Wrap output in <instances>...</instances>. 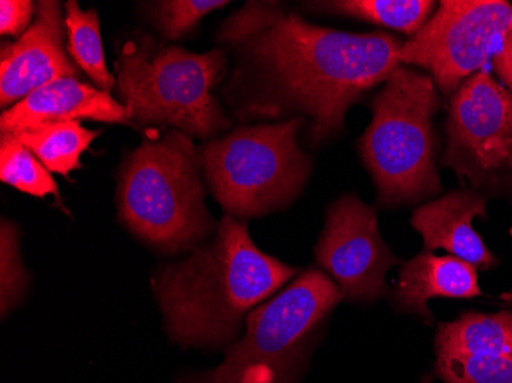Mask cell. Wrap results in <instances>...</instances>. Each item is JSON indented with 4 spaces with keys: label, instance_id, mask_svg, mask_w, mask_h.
Segmentation results:
<instances>
[{
    "label": "cell",
    "instance_id": "obj_1",
    "mask_svg": "<svg viewBox=\"0 0 512 383\" xmlns=\"http://www.w3.org/2000/svg\"><path fill=\"white\" fill-rule=\"evenodd\" d=\"M218 40L256 66L270 91L261 112L290 106L312 118L310 140L342 129L348 108L401 66L402 45L387 33L316 27L275 2H247L221 25Z\"/></svg>",
    "mask_w": 512,
    "mask_h": 383
},
{
    "label": "cell",
    "instance_id": "obj_2",
    "mask_svg": "<svg viewBox=\"0 0 512 383\" xmlns=\"http://www.w3.org/2000/svg\"><path fill=\"white\" fill-rule=\"evenodd\" d=\"M296 273L255 246L246 221L226 215L214 243L163 267L152 285L172 341L215 347L234 339L247 311Z\"/></svg>",
    "mask_w": 512,
    "mask_h": 383
},
{
    "label": "cell",
    "instance_id": "obj_3",
    "mask_svg": "<svg viewBox=\"0 0 512 383\" xmlns=\"http://www.w3.org/2000/svg\"><path fill=\"white\" fill-rule=\"evenodd\" d=\"M201 164L189 135L177 129L160 140L143 141L120 174V220L161 252L192 249L214 229L204 204Z\"/></svg>",
    "mask_w": 512,
    "mask_h": 383
},
{
    "label": "cell",
    "instance_id": "obj_4",
    "mask_svg": "<svg viewBox=\"0 0 512 383\" xmlns=\"http://www.w3.org/2000/svg\"><path fill=\"white\" fill-rule=\"evenodd\" d=\"M442 106L431 76L398 66L371 102L373 120L359 140L362 161L384 206L416 203L439 192L433 115Z\"/></svg>",
    "mask_w": 512,
    "mask_h": 383
},
{
    "label": "cell",
    "instance_id": "obj_5",
    "mask_svg": "<svg viewBox=\"0 0 512 383\" xmlns=\"http://www.w3.org/2000/svg\"><path fill=\"white\" fill-rule=\"evenodd\" d=\"M224 66L220 50L197 54L155 45L151 37L131 40L117 62V85L129 120L172 126L192 137H214L230 125L212 95Z\"/></svg>",
    "mask_w": 512,
    "mask_h": 383
},
{
    "label": "cell",
    "instance_id": "obj_6",
    "mask_svg": "<svg viewBox=\"0 0 512 383\" xmlns=\"http://www.w3.org/2000/svg\"><path fill=\"white\" fill-rule=\"evenodd\" d=\"M304 118L235 129L201 149L204 174L227 217L249 220L289 206L312 161L296 145Z\"/></svg>",
    "mask_w": 512,
    "mask_h": 383
},
{
    "label": "cell",
    "instance_id": "obj_7",
    "mask_svg": "<svg viewBox=\"0 0 512 383\" xmlns=\"http://www.w3.org/2000/svg\"><path fill=\"white\" fill-rule=\"evenodd\" d=\"M342 299L332 278L306 270L250 313L246 336L227 350L220 367L189 383H295L304 351Z\"/></svg>",
    "mask_w": 512,
    "mask_h": 383
},
{
    "label": "cell",
    "instance_id": "obj_8",
    "mask_svg": "<svg viewBox=\"0 0 512 383\" xmlns=\"http://www.w3.org/2000/svg\"><path fill=\"white\" fill-rule=\"evenodd\" d=\"M512 34V5L505 0H442L419 33L402 45L401 65L421 66L440 91L454 94L486 68Z\"/></svg>",
    "mask_w": 512,
    "mask_h": 383
},
{
    "label": "cell",
    "instance_id": "obj_9",
    "mask_svg": "<svg viewBox=\"0 0 512 383\" xmlns=\"http://www.w3.org/2000/svg\"><path fill=\"white\" fill-rule=\"evenodd\" d=\"M442 164L474 184L512 167V94L488 68L468 77L451 99Z\"/></svg>",
    "mask_w": 512,
    "mask_h": 383
},
{
    "label": "cell",
    "instance_id": "obj_10",
    "mask_svg": "<svg viewBox=\"0 0 512 383\" xmlns=\"http://www.w3.org/2000/svg\"><path fill=\"white\" fill-rule=\"evenodd\" d=\"M315 256L348 301L384 296L385 273L399 262L382 241L375 207L355 195H345L330 206Z\"/></svg>",
    "mask_w": 512,
    "mask_h": 383
},
{
    "label": "cell",
    "instance_id": "obj_11",
    "mask_svg": "<svg viewBox=\"0 0 512 383\" xmlns=\"http://www.w3.org/2000/svg\"><path fill=\"white\" fill-rule=\"evenodd\" d=\"M62 4L43 0L31 27L0 51V106L11 108L54 80L79 76L66 48Z\"/></svg>",
    "mask_w": 512,
    "mask_h": 383
},
{
    "label": "cell",
    "instance_id": "obj_12",
    "mask_svg": "<svg viewBox=\"0 0 512 383\" xmlns=\"http://www.w3.org/2000/svg\"><path fill=\"white\" fill-rule=\"evenodd\" d=\"M73 120L129 122L125 106L115 102L109 92L92 88L76 77H66L36 89L25 99L2 112L0 132L11 134L48 123Z\"/></svg>",
    "mask_w": 512,
    "mask_h": 383
},
{
    "label": "cell",
    "instance_id": "obj_13",
    "mask_svg": "<svg viewBox=\"0 0 512 383\" xmlns=\"http://www.w3.org/2000/svg\"><path fill=\"white\" fill-rule=\"evenodd\" d=\"M486 217L485 198L460 189L414 210L411 226L424 238L425 252L447 250L474 267L490 270L499 262L473 227L474 218Z\"/></svg>",
    "mask_w": 512,
    "mask_h": 383
},
{
    "label": "cell",
    "instance_id": "obj_14",
    "mask_svg": "<svg viewBox=\"0 0 512 383\" xmlns=\"http://www.w3.org/2000/svg\"><path fill=\"white\" fill-rule=\"evenodd\" d=\"M482 296L477 267L457 256L422 252L404 262L393 292V302L431 322L428 301L433 298L471 299Z\"/></svg>",
    "mask_w": 512,
    "mask_h": 383
},
{
    "label": "cell",
    "instance_id": "obj_15",
    "mask_svg": "<svg viewBox=\"0 0 512 383\" xmlns=\"http://www.w3.org/2000/svg\"><path fill=\"white\" fill-rule=\"evenodd\" d=\"M436 353L512 357V313H465L437 328Z\"/></svg>",
    "mask_w": 512,
    "mask_h": 383
},
{
    "label": "cell",
    "instance_id": "obj_16",
    "mask_svg": "<svg viewBox=\"0 0 512 383\" xmlns=\"http://www.w3.org/2000/svg\"><path fill=\"white\" fill-rule=\"evenodd\" d=\"M99 134V131H91L77 120L48 123L11 132V135L22 141L39 158L48 171L63 177H68L71 172L79 169L83 152Z\"/></svg>",
    "mask_w": 512,
    "mask_h": 383
},
{
    "label": "cell",
    "instance_id": "obj_17",
    "mask_svg": "<svg viewBox=\"0 0 512 383\" xmlns=\"http://www.w3.org/2000/svg\"><path fill=\"white\" fill-rule=\"evenodd\" d=\"M66 48L76 66L102 91L111 92L114 76L108 71L100 36L99 14L96 10H80L76 0L65 5Z\"/></svg>",
    "mask_w": 512,
    "mask_h": 383
},
{
    "label": "cell",
    "instance_id": "obj_18",
    "mask_svg": "<svg viewBox=\"0 0 512 383\" xmlns=\"http://www.w3.org/2000/svg\"><path fill=\"white\" fill-rule=\"evenodd\" d=\"M434 5L433 0H339L318 7L413 37L428 22Z\"/></svg>",
    "mask_w": 512,
    "mask_h": 383
},
{
    "label": "cell",
    "instance_id": "obj_19",
    "mask_svg": "<svg viewBox=\"0 0 512 383\" xmlns=\"http://www.w3.org/2000/svg\"><path fill=\"white\" fill-rule=\"evenodd\" d=\"M0 178L23 194L59 198V186L39 158L14 135L0 137Z\"/></svg>",
    "mask_w": 512,
    "mask_h": 383
},
{
    "label": "cell",
    "instance_id": "obj_20",
    "mask_svg": "<svg viewBox=\"0 0 512 383\" xmlns=\"http://www.w3.org/2000/svg\"><path fill=\"white\" fill-rule=\"evenodd\" d=\"M436 373L445 383H512V357L437 353Z\"/></svg>",
    "mask_w": 512,
    "mask_h": 383
},
{
    "label": "cell",
    "instance_id": "obj_21",
    "mask_svg": "<svg viewBox=\"0 0 512 383\" xmlns=\"http://www.w3.org/2000/svg\"><path fill=\"white\" fill-rule=\"evenodd\" d=\"M229 5L227 0H166L152 4V19L166 40H178L197 27L211 11Z\"/></svg>",
    "mask_w": 512,
    "mask_h": 383
},
{
    "label": "cell",
    "instance_id": "obj_22",
    "mask_svg": "<svg viewBox=\"0 0 512 383\" xmlns=\"http://www.w3.org/2000/svg\"><path fill=\"white\" fill-rule=\"evenodd\" d=\"M19 235L14 224L2 221V313L10 311L27 289L28 276L19 253Z\"/></svg>",
    "mask_w": 512,
    "mask_h": 383
},
{
    "label": "cell",
    "instance_id": "obj_23",
    "mask_svg": "<svg viewBox=\"0 0 512 383\" xmlns=\"http://www.w3.org/2000/svg\"><path fill=\"white\" fill-rule=\"evenodd\" d=\"M34 13L30 0H2L0 2V33L2 36H19L27 31Z\"/></svg>",
    "mask_w": 512,
    "mask_h": 383
},
{
    "label": "cell",
    "instance_id": "obj_24",
    "mask_svg": "<svg viewBox=\"0 0 512 383\" xmlns=\"http://www.w3.org/2000/svg\"><path fill=\"white\" fill-rule=\"evenodd\" d=\"M493 66L503 85L512 94V34L506 37L502 50L494 56Z\"/></svg>",
    "mask_w": 512,
    "mask_h": 383
}]
</instances>
